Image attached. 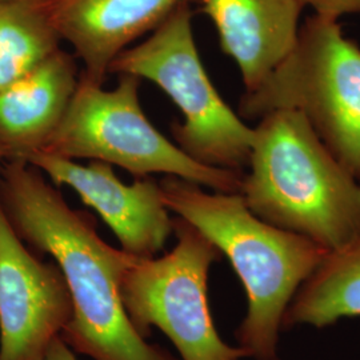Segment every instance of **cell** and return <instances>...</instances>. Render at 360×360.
Instances as JSON below:
<instances>
[{"instance_id":"obj_1","label":"cell","mask_w":360,"mask_h":360,"mask_svg":"<svg viewBox=\"0 0 360 360\" xmlns=\"http://www.w3.org/2000/svg\"><path fill=\"white\" fill-rule=\"evenodd\" d=\"M0 206L16 235L59 266L74 314L60 338L92 360H178L148 343L129 322L120 297L138 257L104 242L90 214L74 210L38 168L10 159L0 166Z\"/></svg>"},{"instance_id":"obj_2","label":"cell","mask_w":360,"mask_h":360,"mask_svg":"<svg viewBox=\"0 0 360 360\" xmlns=\"http://www.w3.org/2000/svg\"><path fill=\"white\" fill-rule=\"evenodd\" d=\"M159 184L169 212L202 232L245 285L248 309L236 331L239 347L254 360L278 359L285 311L330 251L257 218L240 193H210L175 176Z\"/></svg>"},{"instance_id":"obj_3","label":"cell","mask_w":360,"mask_h":360,"mask_svg":"<svg viewBox=\"0 0 360 360\" xmlns=\"http://www.w3.org/2000/svg\"><path fill=\"white\" fill-rule=\"evenodd\" d=\"M240 195L257 218L334 251L360 233V183L307 117L276 110L254 129Z\"/></svg>"},{"instance_id":"obj_4","label":"cell","mask_w":360,"mask_h":360,"mask_svg":"<svg viewBox=\"0 0 360 360\" xmlns=\"http://www.w3.org/2000/svg\"><path fill=\"white\" fill-rule=\"evenodd\" d=\"M284 108L306 116L360 183V47L345 37L338 19L309 16L282 65L257 90L245 92L239 114L262 119Z\"/></svg>"},{"instance_id":"obj_5","label":"cell","mask_w":360,"mask_h":360,"mask_svg":"<svg viewBox=\"0 0 360 360\" xmlns=\"http://www.w3.org/2000/svg\"><path fill=\"white\" fill-rule=\"evenodd\" d=\"M114 90L79 77L62 122L43 150L72 160L117 166L136 178L188 180L217 193H240L243 172L205 166L155 127L139 101L141 79L119 75Z\"/></svg>"},{"instance_id":"obj_6","label":"cell","mask_w":360,"mask_h":360,"mask_svg":"<svg viewBox=\"0 0 360 360\" xmlns=\"http://www.w3.org/2000/svg\"><path fill=\"white\" fill-rule=\"evenodd\" d=\"M110 72L150 80L167 95L183 115L172 126L174 139L193 160L240 172L248 166L254 129L232 111L208 77L193 38L190 3L178 7L150 38L120 52Z\"/></svg>"},{"instance_id":"obj_7","label":"cell","mask_w":360,"mask_h":360,"mask_svg":"<svg viewBox=\"0 0 360 360\" xmlns=\"http://www.w3.org/2000/svg\"><path fill=\"white\" fill-rule=\"evenodd\" d=\"M175 247L163 257H136L124 272L120 297L144 339L156 327L181 360H240L248 355L219 336L208 304V272L220 252L184 219L174 218Z\"/></svg>"},{"instance_id":"obj_8","label":"cell","mask_w":360,"mask_h":360,"mask_svg":"<svg viewBox=\"0 0 360 360\" xmlns=\"http://www.w3.org/2000/svg\"><path fill=\"white\" fill-rule=\"evenodd\" d=\"M72 314L59 266L27 248L0 206V360H44Z\"/></svg>"},{"instance_id":"obj_9","label":"cell","mask_w":360,"mask_h":360,"mask_svg":"<svg viewBox=\"0 0 360 360\" xmlns=\"http://www.w3.org/2000/svg\"><path fill=\"white\" fill-rule=\"evenodd\" d=\"M27 163L38 168L53 186H67L82 202L99 214L115 233L122 250L138 257H158L174 233L159 181L151 176L124 183L116 176L111 165L77 160L37 151Z\"/></svg>"},{"instance_id":"obj_10","label":"cell","mask_w":360,"mask_h":360,"mask_svg":"<svg viewBox=\"0 0 360 360\" xmlns=\"http://www.w3.org/2000/svg\"><path fill=\"white\" fill-rule=\"evenodd\" d=\"M196 0H46L62 40L83 62L80 75L103 84L110 65L181 4Z\"/></svg>"},{"instance_id":"obj_11","label":"cell","mask_w":360,"mask_h":360,"mask_svg":"<svg viewBox=\"0 0 360 360\" xmlns=\"http://www.w3.org/2000/svg\"><path fill=\"white\" fill-rule=\"evenodd\" d=\"M252 92L295 49L302 0H196Z\"/></svg>"},{"instance_id":"obj_12","label":"cell","mask_w":360,"mask_h":360,"mask_svg":"<svg viewBox=\"0 0 360 360\" xmlns=\"http://www.w3.org/2000/svg\"><path fill=\"white\" fill-rule=\"evenodd\" d=\"M75 58L59 49L0 90V146L7 160H26L58 129L80 77Z\"/></svg>"},{"instance_id":"obj_13","label":"cell","mask_w":360,"mask_h":360,"mask_svg":"<svg viewBox=\"0 0 360 360\" xmlns=\"http://www.w3.org/2000/svg\"><path fill=\"white\" fill-rule=\"evenodd\" d=\"M360 316V233L330 251L299 287L283 319V328L309 324L318 328Z\"/></svg>"},{"instance_id":"obj_14","label":"cell","mask_w":360,"mask_h":360,"mask_svg":"<svg viewBox=\"0 0 360 360\" xmlns=\"http://www.w3.org/2000/svg\"><path fill=\"white\" fill-rule=\"evenodd\" d=\"M46 0L0 1V90L60 49Z\"/></svg>"},{"instance_id":"obj_15","label":"cell","mask_w":360,"mask_h":360,"mask_svg":"<svg viewBox=\"0 0 360 360\" xmlns=\"http://www.w3.org/2000/svg\"><path fill=\"white\" fill-rule=\"evenodd\" d=\"M315 13L338 19L345 15H359L360 0H302Z\"/></svg>"},{"instance_id":"obj_16","label":"cell","mask_w":360,"mask_h":360,"mask_svg":"<svg viewBox=\"0 0 360 360\" xmlns=\"http://www.w3.org/2000/svg\"><path fill=\"white\" fill-rule=\"evenodd\" d=\"M44 360H77V354L65 345L62 338H58L51 345Z\"/></svg>"},{"instance_id":"obj_17","label":"cell","mask_w":360,"mask_h":360,"mask_svg":"<svg viewBox=\"0 0 360 360\" xmlns=\"http://www.w3.org/2000/svg\"><path fill=\"white\" fill-rule=\"evenodd\" d=\"M6 160H7V153H6V150L0 146V166H1Z\"/></svg>"},{"instance_id":"obj_18","label":"cell","mask_w":360,"mask_h":360,"mask_svg":"<svg viewBox=\"0 0 360 360\" xmlns=\"http://www.w3.org/2000/svg\"><path fill=\"white\" fill-rule=\"evenodd\" d=\"M0 1H4V0H0Z\"/></svg>"},{"instance_id":"obj_19","label":"cell","mask_w":360,"mask_h":360,"mask_svg":"<svg viewBox=\"0 0 360 360\" xmlns=\"http://www.w3.org/2000/svg\"><path fill=\"white\" fill-rule=\"evenodd\" d=\"M240 360H243V359H240ZM276 360H279V359H276Z\"/></svg>"}]
</instances>
